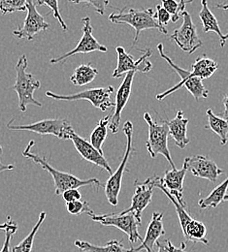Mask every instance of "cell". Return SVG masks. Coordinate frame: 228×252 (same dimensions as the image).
Segmentation results:
<instances>
[{
	"label": "cell",
	"instance_id": "obj_1",
	"mask_svg": "<svg viewBox=\"0 0 228 252\" xmlns=\"http://www.w3.org/2000/svg\"><path fill=\"white\" fill-rule=\"evenodd\" d=\"M34 144H35L34 141H31L29 143L28 147L23 152V156L25 158L33 160L35 164L41 166L45 171H47L52 176L54 180V185H55V191L58 196L63 195V193L68 189H80L82 187H87V186H97V189H98L100 187H102L101 183L98 181V179L94 178L89 180H81L72 174L62 172L55 169L47 162L45 158H41L32 152Z\"/></svg>",
	"mask_w": 228,
	"mask_h": 252
},
{
	"label": "cell",
	"instance_id": "obj_2",
	"mask_svg": "<svg viewBox=\"0 0 228 252\" xmlns=\"http://www.w3.org/2000/svg\"><path fill=\"white\" fill-rule=\"evenodd\" d=\"M109 21L116 25H129L135 30L133 46L138 42L141 32L147 30H158L164 35H167V30L163 29L156 19V12L152 8L149 9H128L125 7L118 13H112Z\"/></svg>",
	"mask_w": 228,
	"mask_h": 252
},
{
	"label": "cell",
	"instance_id": "obj_3",
	"mask_svg": "<svg viewBox=\"0 0 228 252\" xmlns=\"http://www.w3.org/2000/svg\"><path fill=\"white\" fill-rule=\"evenodd\" d=\"M29 62L26 55H23L16 64V82L12 90L19 97V109L26 113L29 105L42 107V104L34 98L35 91L41 88V83L32 73L27 72Z\"/></svg>",
	"mask_w": 228,
	"mask_h": 252
},
{
	"label": "cell",
	"instance_id": "obj_4",
	"mask_svg": "<svg viewBox=\"0 0 228 252\" xmlns=\"http://www.w3.org/2000/svg\"><path fill=\"white\" fill-rule=\"evenodd\" d=\"M158 51H159V53H160V55H161V57L163 58V60L168 63V64L172 67V69L175 70L176 73L182 79V81L179 84H177L176 86H174L173 88L167 90L166 92H164V93L161 94L157 95V99L158 100L162 101L164 98H166L167 96H169V95L174 94L175 92H177L182 87H185L188 90V92H190L192 95L195 97L196 101H199L200 99H205V98L208 97L209 92L205 88V86L203 85V83H202L203 80L195 77L193 75L192 71L190 72V71L180 67L176 63H173V61L164 53V48H163V44H159L158 45Z\"/></svg>",
	"mask_w": 228,
	"mask_h": 252
},
{
	"label": "cell",
	"instance_id": "obj_5",
	"mask_svg": "<svg viewBox=\"0 0 228 252\" xmlns=\"http://www.w3.org/2000/svg\"><path fill=\"white\" fill-rule=\"evenodd\" d=\"M144 120L149 126V138L146 147L151 158H156L157 156L162 155L166 158L172 169H177L168 149L169 127L166 121L163 120L161 124H158L154 122L149 113L144 114Z\"/></svg>",
	"mask_w": 228,
	"mask_h": 252
},
{
	"label": "cell",
	"instance_id": "obj_6",
	"mask_svg": "<svg viewBox=\"0 0 228 252\" xmlns=\"http://www.w3.org/2000/svg\"><path fill=\"white\" fill-rule=\"evenodd\" d=\"M124 132L127 136V150L125 153L124 158L118 167L117 171L111 175V177L108 179L106 185L104 186L105 195L107 197L108 202L112 206H118L119 204V195L122 189V183H123V177L129 162V159L130 158L131 154L133 152L132 147V136H133V125L131 122H127L124 126Z\"/></svg>",
	"mask_w": 228,
	"mask_h": 252
},
{
	"label": "cell",
	"instance_id": "obj_7",
	"mask_svg": "<svg viewBox=\"0 0 228 252\" xmlns=\"http://www.w3.org/2000/svg\"><path fill=\"white\" fill-rule=\"evenodd\" d=\"M14 120L7 124L9 130H26L40 135H53L61 140H71L72 135L75 133L72 126L65 119H51L36 122L32 125L14 126Z\"/></svg>",
	"mask_w": 228,
	"mask_h": 252
},
{
	"label": "cell",
	"instance_id": "obj_8",
	"mask_svg": "<svg viewBox=\"0 0 228 252\" xmlns=\"http://www.w3.org/2000/svg\"><path fill=\"white\" fill-rule=\"evenodd\" d=\"M115 89L112 86L105 88L89 89L78 94L69 95L56 94L52 92H47L46 96L51 97L55 100L61 101H78V100H88L92 105L99 109L102 112H106L108 109L115 107V103L111 99V95L114 94Z\"/></svg>",
	"mask_w": 228,
	"mask_h": 252
},
{
	"label": "cell",
	"instance_id": "obj_9",
	"mask_svg": "<svg viewBox=\"0 0 228 252\" xmlns=\"http://www.w3.org/2000/svg\"><path fill=\"white\" fill-rule=\"evenodd\" d=\"M91 219L95 222H98L104 226H114L126 233L130 239V244H136L138 241L143 242V238L138 232L141 222L138 220L133 214H109V215H94Z\"/></svg>",
	"mask_w": 228,
	"mask_h": 252
},
{
	"label": "cell",
	"instance_id": "obj_10",
	"mask_svg": "<svg viewBox=\"0 0 228 252\" xmlns=\"http://www.w3.org/2000/svg\"><path fill=\"white\" fill-rule=\"evenodd\" d=\"M182 26L173 32L170 38L182 49V51L192 55L203 46V43L198 37L195 25L193 22L191 14L185 11L182 14Z\"/></svg>",
	"mask_w": 228,
	"mask_h": 252
},
{
	"label": "cell",
	"instance_id": "obj_11",
	"mask_svg": "<svg viewBox=\"0 0 228 252\" xmlns=\"http://www.w3.org/2000/svg\"><path fill=\"white\" fill-rule=\"evenodd\" d=\"M82 23H83V36H82L81 40L79 41L78 45L73 50H71L70 52L66 53L65 55H63L59 58H56V59H52L50 61V63L56 64V63H62L67 59H70L71 57H73L75 55H79V54L86 55V54H90V53H94V52L106 53L108 51L106 46L99 43L98 40L95 38V36L93 34L94 30H93V26L91 24V18L90 17L83 18Z\"/></svg>",
	"mask_w": 228,
	"mask_h": 252
},
{
	"label": "cell",
	"instance_id": "obj_12",
	"mask_svg": "<svg viewBox=\"0 0 228 252\" xmlns=\"http://www.w3.org/2000/svg\"><path fill=\"white\" fill-rule=\"evenodd\" d=\"M116 52L118 55V64L112 74L113 78H121L124 74H127L130 71L148 73L153 68L152 63L148 60L153 54L152 50L150 49H147L144 52V55L138 61H135L130 54L127 53L123 47H117Z\"/></svg>",
	"mask_w": 228,
	"mask_h": 252
},
{
	"label": "cell",
	"instance_id": "obj_13",
	"mask_svg": "<svg viewBox=\"0 0 228 252\" xmlns=\"http://www.w3.org/2000/svg\"><path fill=\"white\" fill-rule=\"evenodd\" d=\"M28 15L22 27L13 32V35L18 39H26L28 41H33L34 36L39 32H46L50 29V24L46 22L45 17H43L38 11L37 6L33 0H29L27 6Z\"/></svg>",
	"mask_w": 228,
	"mask_h": 252
},
{
	"label": "cell",
	"instance_id": "obj_14",
	"mask_svg": "<svg viewBox=\"0 0 228 252\" xmlns=\"http://www.w3.org/2000/svg\"><path fill=\"white\" fill-rule=\"evenodd\" d=\"M184 167L188 171H191L195 177L207 180L211 183H216L219 176L225 173L224 170L218 167L214 160L204 156L185 158Z\"/></svg>",
	"mask_w": 228,
	"mask_h": 252
},
{
	"label": "cell",
	"instance_id": "obj_15",
	"mask_svg": "<svg viewBox=\"0 0 228 252\" xmlns=\"http://www.w3.org/2000/svg\"><path fill=\"white\" fill-rule=\"evenodd\" d=\"M154 177L147 179L143 183H138V181L135 182V191L134 195L132 197L131 206L121 212L120 214L126 215V214H133L135 218L138 220L142 221V213L143 211L150 205L154 193Z\"/></svg>",
	"mask_w": 228,
	"mask_h": 252
},
{
	"label": "cell",
	"instance_id": "obj_16",
	"mask_svg": "<svg viewBox=\"0 0 228 252\" xmlns=\"http://www.w3.org/2000/svg\"><path fill=\"white\" fill-rule=\"evenodd\" d=\"M137 72L130 71L126 74L124 82L120 86L117 95H116V102H115V111L113 116L111 117L109 128L113 134H117L120 129V125L122 121V113L126 108L130 98L131 91H132V83L134 76Z\"/></svg>",
	"mask_w": 228,
	"mask_h": 252
},
{
	"label": "cell",
	"instance_id": "obj_17",
	"mask_svg": "<svg viewBox=\"0 0 228 252\" xmlns=\"http://www.w3.org/2000/svg\"><path fill=\"white\" fill-rule=\"evenodd\" d=\"M71 141L73 142V145L76 151L85 160L97 165L98 167L105 169L110 175H113L112 168L110 167L108 161L104 158L103 154L99 153L98 150L91 144V142H88L87 140L83 139L76 133L72 135Z\"/></svg>",
	"mask_w": 228,
	"mask_h": 252
},
{
	"label": "cell",
	"instance_id": "obj_18",
	"mask_svg": "<svg viewBox=\"0 0 228 252\" xmlns=\"http://www.w3.org/2000/svg\"><path fill=\"white\" fill-rule=\"evenodd\" d=\"M163 213H154L152 216V220L150 221L145 239L143 240L142 244L138 247L133 249L134 252H139L145 250L147 252H154V247L159 241L161 237L165 235L164 227L163 223Z\"/></svg>",
	"mask_w": 228,
	"mask_h": 252
},
{
	"label": "cell",
	"instance_id": "obj_19",
	"mask_svg": "<svg viewBox=\"0 0 228 252\" xmlns=\"http://www.w3.org/2000/svg\"><path fill=\"white\" fill-rule=\"evenodd\" d=\"M187 171V168L184 166L182 170H167L165 171V175L163 179V187L177 199L182 206L186 208L187 204L184 200V181Z\"/></svg>",
	"mask_w": 228,
	"mask_h": 252
},
{
	"label": "cell",
	"instance_id": "obj_20",
	"mask_svg": "<svg viewBox=\"0 0 228 252\" xmlns=\"http://www.w3.org/2000/svg\"><path fill=\"white\" fill-rule=\"evenodd\" d=\"M189 120L185 118L183 111H178L176 117L171 121H166L169 127V136L175 141V144L182 150H184L189 144L190 139L188 138V125Z\"/></svg>",
	"mask_w": 228,
	"mask_h": 252
},
{
	"label": "cell",
	"instance_id": "obj_21",
	"mask_svg": "<svg viewBox=\"0 0 228 252\" xmlns=\"http://www.w3.org/2000/svg\"><path fill=\"white\" fill-rule=\"evenodd\" d=\"M75 247H77L80 251L85 252H135L133 248L127 249L122 241L112 240L108 242L104 247H98L93 245L87 241L77 240L74 242Z\"/></svg>",
	"mask_w": 228,
	"mask_h": 252
},
{
	"label": "cell",
	"instance_id": "obj_22",
	"mask_svg": "<svg viewBox=\"0 0 228 252\" xmlns=\"http://www.w3.org/2000/svg\"><path fill=\"white\" fill-rule=\"evenodd\" d=\"M228 190V177L216 189H213V191L205 198H202L198 201V205L202 210L207 209H215L220 204H222L225 201V198L227 196V192Z\"/></svg>",
	"mask_w": 228,
	"mask_h": 252
},
{
	"label": "cell",
	"instance_id": "obj_23",
	"mask_svg": "<svg viewBox=\"0 0 228 252\" xmlns=\"http://www.w3.org/2000/svg\"><path fill=\"white\" fill-rule=\"evenodd\" d=\"M98 75V69L91 63L81 64L74 70L70 77V82L77 87H83L91 84Z\"/></svg>",
	"mask_w": 228,
	"mask_h": 252
},
{
	"label": "cell",
	"instance_id": "obj_24",
	"mask_svg": "<svg viewBox=\"0 0 228 252\" xmlns=\"http://www.w3.org/2000/svg\"><path fill=\"white\" fill-rule=\"evenodd\" d=\"M201 5H202V9L199 12V18L202 22L203 32L205 33L215 32L217 35H219V37L221 39V42H222L225 35L222 33L220 25L218 23V20H217L216 16L209 9L207 0H201Z\"/></svg>",
	"mask_w": 228,
	"mask_h": 252
},
{
	"label": "cell",
	"instance_id": "obj_25",
	"mask_svg": "<svg viewBox=\"0 0 228 252\" xmlns=\"http://www.w3.org/2000/svg\"><path fill=\"white\" fill-rule=\"evenodd\" d=\"M207 117H208V126H205V129L211 130L214 133H216L221 139V144L223 146H226L228 140V120L218 117L210 109L207 111Z\"/></svg>",
	"mask_w": 228,
	"mask_h": 252
},
{
	"label": "cell",
	"instance_id": "obj_26",
	"mask_svg": "<svg viewBox=\"0 0 228 252\" xmlns=\"http://www.w3.org/2000/svg\"><path fill=\"white\" fill-rule=\"evenodd\" d=\"M219 64L214 60H211L205 56L199 57L193 64V75L201 80L208 79L214 75L218 70Z\"/></svg>",
	"mask_w": 228,
	"mask_h": 252
},
{
	"label": "cell",
	"instance_id": "obj_27",
	"mask_svg": "<svg viewBox=\"0 0 228 252\" xmlns=\"http://www.w3.org/2000/svg\"><path fill=\"white\" fill-rule=\"evenodd\" d=\"M183 235L187 242H193L195 244L201 243L203 245L209 244V241L206 238V235H207L206 226L201 221L195 220L192 221L188 225Z\"/></svg>",
	"mask_w": 228,
	"mask_h": 252
},
{
	"label": "cell",
	"instance_id": "obj_28",
	"mask_svg": "<svg viewBox=\"0 0 228 252\" xmlns=\"http://www.w3.org/2000/svg\"><path fill=\"white\" fill-rule=\"evenodd\" d=\"M111 117L107 116L102 118L99 122L97 127L91 134V144L98 150L99 153L103 154V144L107 138L108 134V126L110 125Z\"/></svg>",
	"mask_w": 228,
	"mask_h": 252
},
{
	"label": "cell",
	"instance_id": "obj_29",
	"mask_svg": "<svg viewBox=\"0 0 228 252\" xmlns=\"http://www.w3.org/2000/svg\"><path fill=\"white\" fill-rule=\"evenodd\" d=\"M45 219H46V213L42 212L39 216L38 221L36 222V224L32 229L31 233L19 245L12 248V252H32L35 236H36L39 228L41 227L42 223L45 220Z\"/></svg>",
	"mask_w": 228,
	"mask_h": 252
},
{
	"label": "cell",
	"instance_id": "obj_30",
	"mask_svg": "<svg viewBox=\"0 0 228 252\" xmlns=\"http://www.w3.org/2000/svg\"><path fill=\"white\" fill-rule=\"evenodd\" d=\"M162 2L163 8L171 15V21L175 24L186 11V5L194 2V0H162Z\"/></svg>",
	"mask_w": 228,
	"mask_h": 252
},
{
	"label": "cell",
	"instance_id": "obj_31",
	"mask_svg": "<svg viewBox=\"0 0 228 252\" xmlns=\"http://www.w3.org/2000/svg\"><path fill=\"white\" fill-rule=\"evenodd\" d=\"M29 0H0V11L3 15L27 10Z\"/></svg>",
	"mask_w": 228,
	"mask_h": 252
},
{
	"label": "cell",
	"instance_id": "obj_32",
	"mask_svg": "<svg viewBox=\"0 0 228 252\" xmlns=\"http://www.w3.org/2000/svg\"><path fill=\"white\" fill-rule=\"evenodd\" d=\"M66 209H67V212L72 216H79L82 214H87L90 217H92L95 215L94 211L90 208V205L87 201L78 200V201L66 203Z\"/></svg>",
	"mask_w": 228,
	"mask_h": 252
},
{
	"label": "cell",
	"instance_id": "obj_33",
	"mask_svg": "<svg viewBox=\"0 0 228 252\" xmlns=\"http://www.w3.org/2000/svg\"><path fill=\"white\" fill-rule=\"evenodd\" d=\"M36 6H48L49 8H51L52 12H53V16L56 20H58V22L60 23L62 29L67 32L68 28L65 22L64 21L62 15H61V11H60V0H36Z\"/></svg>",
	"mask_w": 228,
	"mask_h": 252
},
{
	"label": "cell",
	"instance_id": "obj_34",
	"mask_svg": "<svg viewBox=\"0 0 228 252\" xmlns=\"http://www.w3.org/2000/svg\"><path fill=\"white\" fill-rule=\"evenodd\" d=\"M70 2L74 4H80V3H86L88 5H91L95 8L96 12L103 16L105 14L106 7L109 5V0H71Z\"/></svg>",
	"mask_w": 228,
	"mask_h": 252
},
{
	"label": "cell",
	"instance_id": "obj_35",
	"mask_svg": "<svg viewBox=\"0 0 228 252\" xmlns=\"http://www.w3.org/2000/svg\"><path fill=\"white\" fill-rule=\"evenodd\" d=\"M18 231V224L16 221H12L11 224L4 230L5 232V241L3 244L2 249L0 250V252H10V245H11V240L13 238V235L17 233Z\"/></svg>",
	"mask_w": 228,
	"mask_h": 252
},
{
	"label": "cell",
	"instance_id": "obj_36",
	"mask_svg": "<svg viewBox=\"0 0 228 252\" xmlns=\"http://www.w3.org/2000/svg\"><path fill=\"white\" fill-rule=\"evenodd\" d=\"M158 246V252H188L185 251L186 244L183 243L181 245V248H176L170 240H164L163 242H157L156 244Z\"/></svg>",
	"mask_w": 228,
	"mask_h": 252
},
{
	"label": "cell",
	"instance_id": "obj_37",
	"mask_svg": "<svg viewBox=\"0 0 228 252\" xmlns=\"http://www.w3.org/2000/svg\"><path fill=\"white\" fill-rule=\"evenodd\" d=\"M156 19L159 25L166 30V26L171 21V15L164 9L163 5H157V12H156Z\"/></svg>",
	"mask_w": 228,
	"mask_h": 252
},
{
	"label": "cell",
	"instance_id": "obj_38",
	"mask_svg": "<svg viewBox=\"0 0 228 252\" xmlns=\"http://www.w3.org/2000/svg\"><path fill=\"white\" fill-rule=\"evenodd\" d=\"M62 196L66 203H70V202H74L82 199V194L78 189H68L63 193Z\"/></svg>",
	"mask_w": 228,
	"mask_h": 252
},
{
	"label": "cell",
	"instance_id": "obj_39",
	"mask_svg": "<svg viewBox=\"0 0 228 252\" xmlns=\"http://www.w3.org/2000/svg\"><path fill=\"white\" fill-rule=\"evenodd\" d=\"M2 154H3V148L2 146H0V174L5 172V171H10V170H13L15 168V166L13 164H10V165H6V164H3L1 162V157H2Z\"/></svg>",
	"mask_w": 228,
	"mask_h": 252
},
{
	"label": "cell",
	"instance_id": "obj_40",
	"mask_svg": "<svg viewBox=\"0 0 228 252\" xmlns=\"http://www.w3.org/2000/svg\"><path fill=\"white\" fill-rule=\"evenodd\" d=\"M223 104H224V106H225L224 118L228 121V94L224 96V98H223Z\"/></svg>",
	"mask_w": 228,
	"mask_h": 252
},
{
	"label": "cell",
	"instance_id": "obj_41",
	"mask_svg": "<svg viewBox=\"0 0 228 252\" xmlns=\"http://www.w3.org/2000/svg\"><path fill=\"white\" fill-rule=\"evenodd\" d=\"M216 8L227 11V10H228V0H224L222 3H218L216 5Z\"/></svg>",
	"mask_w": 228,
	"mask_h": 252
},
{
	"label": "cell",
	"instance_id": "obj_42",
	"mask_svg": "<svg viewBox=\"0 0 228 252\" xmlns=\"http://www.w3.org/2000/svg\"><path fill=\"white\" fill-rule=\"evenodd\" d=\"M13 221L12 220V218L11 217H7V221H5L3 224H0V230H5L10 224H11V222Z\"/></svg>",
	"mask_w": 228,
	"mask_h": 252
},
{
	"label": "cell",
	"instance_id": "obj_43",
	"mask_svg": "<svg viewBox=\"0 0 228 252\" xmlns=\"http://www.w3.org/2000/svg\"><path fill=\"white\" fill-rule=\"evenodd\" d=\"M228 40V32L224 36V39H223V41L221 42V46L222 47H224L225 45H226V43H227V41Z\"/></svg>",
	"mask_w": 228,
	"mask_h": 252
},
{
	"label": "cell",
	"instance_id": "obj_44",
	"mask_svg": "<svg viewBox=\"0 0 228 252\" xmlns=\"http://www.w3.org/2000/svg\"><path fill=\"white\" fill-rule=\"evenodd\" d=\"M225 201H228V194H227V196H226V198H225Z\"/></svg>",
	"mask_w": 228,
	"mask_h": 252
},
{
	"label": "cell",
	"instance_id": "obj_45",
	"mask_svg": "<svg viewBox=\"0 0 228 252\" xmlns=\"http://www.w3.org/2000/svg\"><path fill=\"white\" fill-rule=\"evenodd\" d=\"M69 1H71V0H69Z\"/></svg>",
	"mask_w": 228,
	"mask_h": 252
}]
</instances>
